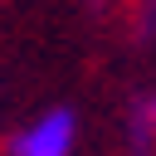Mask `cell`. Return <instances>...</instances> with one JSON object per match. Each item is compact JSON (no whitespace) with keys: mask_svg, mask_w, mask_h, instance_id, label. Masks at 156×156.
Segmentation results:
<instances>
[{"mask_svg":"<svg viewBox=\"0 0 156 156\" xmlns=\"http://www.w3.org/2000/svg\"><path fill=\"white\" fill-rule=\"evenodd\" d=\"M146 112H151V122H156V93H151V98H146Z\"/></svg>","mask_w":156,"mask_h":156,"instance_id":"obj_4","label":"cell"},{"mask_svg":"<svg viewBox=\"0 0 156 156\" xmlns=\"http://www.w3.org/2000/svg\"><path fill=\"white\" fill-rule=\"evenodd\" d=\"M136 34L141 39L156 34V0H136Z\"/></svg>","mask_w":156,"mask_h":156,"instance_id":"obj_3","label":"cell"},{"mask_svg":"<svg viewBox=\"0 0 156 156\" xmlns=\"http://www.w3.org/2000/svg\"><path fill=\"white\" fill-rule=\"evenodd\" d=\"M88 5H93V10H102V5H107V0H88Z\"/></svg>","mask_w":156,"mask_h":156,"instance_id":"obj_5","label":"cell"},{"mask_svg":"<svg viewBox=\"0 0 156 156\" xmlns=\"http://www.w3.org/2000/svg\"><path fill=\"white\" fill-rule=\"evenodd\" d=\"M73 151V112L54 107L44 112L34 127H24L10 141V156H68Z\"/></svg>","mask_w":156,"mask_h":156,"instance_id":"obj_1","label":"cell"},{"mask_svg":"<svg viewBox=\"0 0 156 156\" xmlns=\"http://www.w3.org/2000/svg\"><path fill=\"white\" fill-rule=\"evenodd\" d=\"M127 151L132 156H156V122L146 112V98H136L132 112H127Z\"/></svg>","mask_w":156,"mask_h":156,"instance_id":"obj_2","label":"cell"}]
</instances>
